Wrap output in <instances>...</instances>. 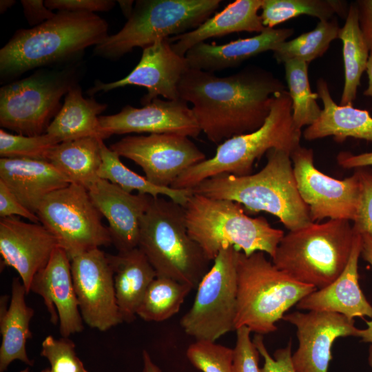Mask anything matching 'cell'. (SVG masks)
<instances>
[{
    "label": "cell",
    "instance_id": "obj_1",
    "mask_svg": "<svg viewBox=\"0 0 372 372\" xmlns=\"http://www.w3.org/2000/svg\"><path fill=\"white\" fill-rule=\"evenodd\" d=\"M285 90L282 81L257 66L224 77L189 68L178 84L179 98L192 104L201 132L218 145L260 128L274 96Z\"/></svg>",
    "mask_w": 372,
    "mask_h": 372
},
{
    "label": "cell",
    "instance_id": "obj_54",
    "mask_svg": "<svg viewBox=\"0 0 372 372\" xmlns=\"http://www.w3.org/2000/svg\"><path fill=\"white\" fill-rule=\"evenodd\" d=\"M368 360H369V365L371 366L372 368V344L369 347V358H368Z\"/></svg>",
    "mask_w": 372,
    "mask_h": 372
},
{
    "label": "cell",
    "instance_id": "obj_30",
    "mask_svg": "<svg viewBox=\"0 0 372 372\" xmlns=\"http://www.w3.org/2000/svg\"><path fill=\"white\" fill-rule=\"evenodd\" d=\"M103 141L100 138L85 137L61 142L49 151L46 161L71 183L88 190L100 178Z\"/></svg>",
    "mask_w": 372,
    "mask_h": 372
},
{
    "label": "cell",
    "instance_id": "obj_22",
    "mask_svg": "<svg viewBox=\"0 0 372 372\" xmlns=\"http://www.w3.org/2000/svg\"><path fill=\"white\" fill-rule=\"evenodd\" d=\"M362 236L355 231L351 255L343 271L330 285L317 289L301 299L297 309L340 313L350 320L355 317L372 318V305L359 285L358 260Z\"/></svg>",
    "mask_w": 372,
    "mask_h": 372
},
{
    "label": "cell",
    "instance_id": "obj_9",
    "mask_svg": "<svg viewBox=\"0 0 372 372\" xmlns=\"http://www.w3.org/2000/svg\"><path fill=\"white\" fill-rule=\"evenodd\" d=\"M220 0H138L123 27L94 46V54L116 60L134 48L196 29L219 7Z\"/></svg>",
    "mask_w": 372,
    "mask_h": 372
},
{
    "label": "cell",
    "instance_id": "obj_45",
    "mask_svg": "<svg viewBox=\"0 0 372 372\" xmlns=\"http://www.w3.org/2000/svg\"><path fill=\"white\" fill-rule=\"evenodd\" d=\"M24 16L30 25L37 26L53 17L56 13L48 8L42 0H21Z\"/></svg>",
    "mask_w": 372,
    "mask_h": 372
},
{
    "label": "cell",
    "instance_id": "obj_36",
    "mask_svg": "<svg viewBox=\"0 0 372 372\" xmlns=\"http://www.w3.org/2000/svg\"><path fill=\"white\" fill-rule=\"evenodd\" d=\"M285 79L292 102V118L295 126L301 130L309 126L320 117L322 109L317 103V93L311 90L308 65L299 59L289 60L284 63Z\"/></svg>",
    "mask_w": 372,
    "mask_h": 372
},
{
    "label": "cell",
    "instance_id": "obj_10",
    "mask_svg": "<svg viewBox=\"0 0 372 372\" xmlns=\"http://www.w3.org/2000/svg\"><path fill=\"white\" fill-rule=\"evenodd\" d=\"M76 84L72 71L39 70L0 89V125L23 136L45 134L60 101Z\"/></svg>",
    "mask_w": 372,
    "mask_h": 372
},
{
    "label": "cell",
    "instance_id": "obj_29",
    "mask_svg": "<svg viewBox=\"0 0 372 372\" xmlns=\"http://www.w3.org/2000/svg\"><path fill=\"white\" fill-rule=\"evenodd\" d=\"M107 105L93 98L85 99L81 88L73 85L65 96L64 103L48 127L45 133L55 137L60 143L85 137L105 139L99 115Z\"/></svg>",
    "mask_w": 372,
    "mask_h": 372
},
{
    "label": "cell",
    "instance_id": "obj_5",
    "mask_svg": "<svg viewBox=\"0 0 372 372\" xmlns=\"http://www.w3.org/2000/svg\"><path fill=\"white\" fill-rule=\"evenodd\" d=\"M184 208L189 236L211 261L230 247L246 256L262 251L272 258L285 235L265 218L249 216L240 203L231 200L193 193Z\"/></svg>",
    "mask_w": 372,
    "mask_h": 372
},
{
    "label": "cell",
    "instance_id": "obj_41",
    "mask_svg": "<svg viewBox=\"0 0 372 372\" xmlns=\"http://www.w3.org/2000/svg\"><path fill=\"white\" fill-rule=\"evenodd\" d=\"M362 183V196L356 219L353 228L360 234L372 238V174L358 169Z\"/></svg>",
    "mask_w": 372,
    "mask_h": 372
},
{
    "label": "cell",
    "instance_id": "obj_33",
    "mask_svg": "<svg viewBox=\"0 0 372 372\" xmlns=\"http://www.w3.org/2000/svg\"><path fill=\"white\" fill-rule=\"evenodd\" d=\"M337 0H263L260 14L265 28L275 26L292 18L308 15L329 20L335 14L346 18L349 7Z\"/></svg>",
    "mask_w": 372,
    "mask_h": 372
},
{
    "label": "cell",
    "instance_id": "obj_49",
    "mask_svg": "<svg viewBox=\"0 0 372 372\" xmlns=\"http://www.w3.org/2000/svg\"><path fill=\"white\" fill-rule=\"evenodd\" d=\"M143 368L142 372H161V369L154 363L149 354L145 350L143 351Z\"/></svg>",
    "mask_w": 372,
    "mask_h": 372
},
{
    "label": "cell",
    "instance_id": "obj_40",
    "mask_svg": "<svg viewBox=\"0 0 372 372\" xmlns=\"http://www.w3.org/2000/svg\"><path fill=\"white\" fill-rule=\"evenodd\" d=\"M236 332V340L233 349L234 371L261 372L259 367L260 354L251 339V330L247 327H241Z\"/></svg>",
    "mask_w": 372,
    "mask_h": 372
},
{
    "label": "cell",
    "instance_id": "obj_53",
    "mask_svg": "<svg viewBox=\"0 0 372 372\" xmlns=\"http://www.w3.org/2000/svg\"><path fill=\"white\" fill-rule=\"evenodd\" d=\"M16 3L14 0H1L0 1V12H5L8 9L10 8Z\"/></svg>",
    "mask_w": 372,
    "mask_h": 372
},
{
    "label": "cell",
    "instance_id": "obj_23",
    "mask_svg": "<svg viewBox=\"0 0 372 372\" xmlns=\"http://www.w3.org/2000/svg\"><path fill=\"white\" fill-rule=\"evenodd\" d=\"M293 34L292 28H266L254 37L222 45L199 43L190 48L185 57L189 68L214 73L236 68L259 54L273 51Z\"/></svg>",
    "mask_w": 372,
    "mask_h": 372
},
{
    "label": "cell",
    "instance_id": "obj_56",
    "mask_svg": "<svg viewBox=\"0 0 372 372\" xmlns=\"http://www.w3.org/2000/svg\"><path fill=\"white\" fill-rule=\"evenodd\" d=\"M19 372H30L29 368H25V369L19 371Z\"/></svg>",
    "mask_w": 372,
    "mask_h": 372
},
{
    "label": "cell",
    "instance_id": "obj_18",
    "mask_svg": "<svg viewBox=\"0 0 372 372\" xmlns=\"http://www.w3.org/2000/svg\"><path fill=\"white\" fill-rule=\"evenodd\" d=\"M105 138L129 133L176 134L197 138L201 130L187 102L156 98L138 108L126 105L112 115L100 116Z\"/></svg>",
    "mask_w": 372,
    "mask_h": 372
},
{
    "label": "cell",
    "instance_id": "obj_43",
    "mask_svg": "<svg viewBox=\"0 0 372 372\" xmlns=\"http://www.w3.org/2000/svg\"><path fill=\"white\" fill-rule=\"evenodd\" d=\"M45 6L51 10L73 12H107L115 6L112 0H46Z\"/></svg>",
    "mask_w": 372,
    "mask_h": 372
},
{
    "label": "cell",
    "instance_id": "obj_27",
    "mask_svg": "<svg viewBox=\"0 0 372 372\" xmlns=\"http://www.w3.org/2000/svg\"><path fill=\"white\" fill-rule=\"evenodd\" d=\"M26 289L19 278H14L12 294L3 296L0 299V372H3L15 360L32 366L26 352L27 340L32 338L30 322L34 310L25 302Z\"/></svg>",
    "mask_w": 372,
    "mask_h": 372
},
{
    "label": "cell",
    "instance_id": "obj_3",
    "mask_svg": "<svg viewBox=\"0 0 372 372\" xmlns=\"http://www.w3.org/2000/svg\"><path fill=\"white\" fill-rule=\"evenodd\" d=\"M107 21L92 12L59 11L30 29H20L0 50L1 79L63 61L108 36Z\"/></svg>",
    "mask_w": 372,
    "mask_h": 372
},
{
    "label": "cell",
    "instance_id": "obj_20",
    "mask_svg": "<svg viewBox=\"0 0 372 372\" xmlns=\"http://www.w3.org/2000/svg\"><path fill=\"white\" fill-rule=\"evenodd\" d=\"M30 291L41 296L52 324L59 322L62 337L83 331V318L74 291L70 259L58 247L46 266L34 277Z\"/></svg>",
    "mask_w": 372,
    "mask_h": 372
},
{
    "label": "cell",
    "instance_id": "obj_32",
    "mask_svg": "<svg viewBox=\"0 0 372 372\" xmlns=\"http://www.w3.org/2000/svg\"><path fill=\"white\" fill-rule=\"evenodd\" d=\"M120 157L103 141L99 177L118 185L127 192L137 191L139 194H148L154 198L165 196L183 206L193 194L192 189H177L154 185L145 176H141L125 166Z\"/></svg>",
    "mask_w": 372,
    "mask_h": 372
},
{
    "label": "cell",
    "instance_id": "obj_16",
    "mask_svg": "<svg viewBox=\"0 0 372 372\" xmlns=\"http://www.w3.org/2000/svg\"><path fill=\"white\" fill-rule=\"evenodd\" d=\"M296 328L298 347L291 360L296 372H328L331 348L340 337H358L354 320L334 312L293 311L282 318Z\"/></svg>",
    "mask_w": 372,
    "mask_h": 372
},
{
    "label": "cell",
    "instance_id": "obj_2",
    "mask_svg": "<svg viewBox=\"0 0 372 372\" xmlns=\"http://www.w3.org/2000/svg\"><path fill=\"white\" fill-rule=\"evenodd\" d=\"M192 190L207 197L237 202L251 213L271 214L289 231L313 223L297 187L291 154L282 149H269L266 165L257 173L243 176L218 174Z\"/></svg>",
    "mask_w": 372,
    "mask_h": 372
},
{
    "label": "cell",
    "instance_id": "obj_48",
    "mask_svg": "<svg viewBox=\"0 0 372 372\" xmlns=\"http://www.w3.org/2000/svg\"><path fill=\"white\" fill-rule=\"evenodd\" d=\"M362 245L360 256L372 267V238L366 234H361Z\"/></svg>",
    "mask_w": 372,
    "mask_h": 372
},
{
    "label": "cell",
    "instance_id": "obj_8",
    "mask_svg": "<svg viewBox=\"0 0 372 372\" xmlns=\"http://www.w3.org/2000/svg\"><path fill=\"white\" fill-rule=\"evenodd\" d=\"M317 290L299 282L268 260L265 253L237 258V308L236 330L248 327L265 335L277 330L276 323L301 299Z\"/></svg>",
    "mask_w": 372,
    "mask_h": 372
},
{
    "label": "cell",
    "instance_id": "obj_21",
    "mask_svg": "<svg viewBox=\"0 0 372 372\" xmlns=\"http://www.w3.org/2000/svg\"><path fill=\"white\" fill-rule=\"evenodd\" d=\"M88 192L95 207L107 220L112 242L118 251L138 247L141 220L153 196L127 192L101 178Z\"/></svg>",
    "mask_w": 372,
    "mask_h": 372
},
{
    "label": "cell",
    "instance_id": "obj_44",
    "mask_svg": "<svg viewBox=\"0 0 372 372\" xmlns=\"http://www.w3.org/2000/svg\"><path fill=\"white\" fill-rule=\"evenodd\" d=\"M0 216L1 218L20 216L28 219L30 222L40 223L38 216L25 207L1 180H0Z\"/></svg>",
    "mask_w": 372,
    "mask_h": 372
},
{
    "label": "cell",
    "instance_id": "obj_24",
    "mask_svg": "<svg viewBox=\"0 0 372 372\" xmlns=\"http://www.w3.org/2000/svg\"><path fill=\"white\" fill-rule=\"evenodd\" d=\"M0 180L34 214L51 193L70 185V180L44 160L0 158Z\"/></svg>",
    "mask_w": 372,
    "mask_h": 372
},
{
    "label": "cell",
    "instance_id": "obj_25",
    "mask_svg": "<svg viewBox=\"0 0 372 372\" xmlns=\"http://www.w3.org/2000/svg\"><path fill=\"white\" fill-rule=\"evenodd\" d=\"M263 0H236L209 17L196 29L168 38L173 50L181 56L206 40L240 32L260 33L265 30L258 11Z\"/></svg>",
    "mask_w": 372,
    "mask_h": 372
},
{
    "label": "cell",
    "instance_id": "obj_15",
    "mask_svg": "<svg viewBox=\"0 0 372 372\" xmlns=\"http://www.w3.org/2000/svg\"><path fill=\"white\" fill-rule=\"evenodd\" d=\"M74 291L83 320L105 331L123 322L107 254L94 249L70 258Z\"/></svg>",
    "mask_w": 372,
    "mask_h": 372
},
{
    "label": "cell",
    "instance_id": "obj_4",
    "mask_svg": "<svg viewBox=\"0 0 372 372\" xmlns=\"http://www.w3.org/2000/svg\"><path fill=\"white\" fill-rule=\"evenodd\" d=\"M301 136V130L293 123L290 95L285 90L274 96L270 113L260 128L225 140L218 145L214 156L185 170L171 187L192 189L202 181L221 174L249 175L254 162L269 149L293 152L300 146Z\"/></svg>",
    "mask_w": 372,
    "mask_h": 372
},
{
    "label": "cell",
    "instance_id": "obj_26",
    "mask_svg": "<svg viewBox=\"0 0 372 372\" xmlns=\"http://www.w3.org/2000/svg\"><path fill=\"white\" fill-rule=\"evenodd\" d=\"M317 94L323 108L318 119L303 132L306 140L333 136L338 142L349 137L372 142V117L368 111L353 105H338L323 79L317 81Z\"/></svg>",
    "mask_w": 372,
    "mask_h": 372
},
{
    "label": "cell",
    "instance_id": "obj_38",
    "mask_svg": "<svg viewBox=\"0 0 372 372\" xmlns=\"http://www.w3.org/2000/svg\"><path fill=\"white\" fill-rule=\"evenodd\" d=\"M186 355L202 372H235L233 349L215 342L196 340L187 348Z\"/></svg>",
    "mask_w": 372,
    "mask_h": 372
},
{
    "label": "cell",
    "instance_id": "obj_42",
    "mask_svg": "<svg viewBox=\"0 0 372 372\" xmlns=\"http://www.w3.org/2000/svg\"><path fill=\"white\" fill-rule=\"evenodd\" d=\"M253 342L260 355L264 358L261 372H296L291 360L292 342L291 340L285 347L277 349L273 353V357L269 353L264 343L262 335L256 334Z\"/></svg>",
    "mask_w": 372,
    "mask_h": 372
},
{
    "label": "cell",
    "instance_id": "obj_39",
    "mask_svg": "<svg viewBox=\"0 0 372 372\" xmlns=\"http://www.w3.org/2000/svg\"><path fill=\"white\" fill-rule=\"evenodd\" d=\"M41 355L48 360L52 372H88L76 355L75 344L69 338L45 337Z\"/></svg>",
    "mask_w": 372,
    "mask_h": 372
},
{
    "label": "cell",
    "instance_id": "obj_11",
    "mask_svg": "<svg viewBox=\"0 0 372 372\" xmlns=\"http://www.w3.org/2000/svg\"><path fill=\"white\" fill-rule=\"evenodd\" d=\"M238 251L230 247L219 252L198 284L192 307L181 318L184 331L196 340L216 342L236 331Z\"/></svg>",
    "mask_w": 372,
    "mask_h": 372
},
{
    "label": "cell",
    "instance_id": "obj_13",
    "mask_svg": "<svg viewBox=\"0 0 372 372\" xmlns=\"http://www.w3.org/2000/svg\"><path fill=\"white\" fill-rule=\"evenodd\" d=\"M291 159L299 194L313 223L324 218L355 221L362 196L358 170L342 180L330 177L316 167L313 150L301 146Z\"/></svg>",
    "mask_w": 372,
    "mask_h": 372
},
{
    "label": "cell",
    "instance_id": "obj_51",
    "mask_svg": "<svg viewBox=\"0 0 372 372\" xmlns=\"http://www.w3.org/2000/svg\"><path fill=\"white\" fill-rule=\"evenodd\" d=\"M367 327L364 329H360L358 337L361 338L362 341L369 342L372 344V318L366 321Z\"/></svg>",
    "mask_w": 372,
    "mask_h": 372
},
{
    "label": "cell",
    "instance_id": "obj_50",
    "mask_svg": "<svg viewBox=\"0 0 372 372\" xmlns=\"http://www.w3.org/2000/svg\"><path fill=\"white\" fill-rule=\"evenodd\" d=\"M366 71L368 75L369 83L363 94L367 96H372V50L370 51Z\"/></svg>",
    "mask_w": 372,
    "mask_h": 372
},
{
    "label": "cell",
    "instance_id": "obj_12",
    "mask_svg": "<svg viewBox=\"0 0 372 372\" xmlns=\"http://www.w3.org/2000/svg\"><path fill=\"white\" fill-rule=\"evenodd\" d=\"M36 214L56 238L70 259L79 254L109 246L112 238L88 190L74 183L47 196Z\"/></svg>",
    "mask_w": 372,
    "mask_h": 372
},
{
    "label": "cell",
    "instance_id": "obj_31",
    "mask_svg": "<svg viewBox=\"0 0 372 372\" xmlns=\"http://www.w3.org/2000/svg\"><path fill=\"white\" fill-rule=\"evenodd\" d=\"M338 39L342 42L344 67V84L340 105H353L370 54L360 27L355 3H351L349 6L345 23L339 30Z\"/></svg>",
    "mask_w": 372,
    "mask_h": 372
},
{
    "label": "cell",
    "instance_id": "obj_46",
    "mask_svg": "<svg viewBox=\"0 0 372 372\" xmlns=\"http://www.w3.org/2000/svg\"><path fill=\"white\" fill-rule=\"evenodd\" d=\"M358 11L360 27L363 37L372 50V0H358L355 2Z\"/></svg>",
    "mask_w": 372,
    "mask_h": 372
},
{
    "label": "cell",
    "instance_id": "obj_55",
    "mask_svg": "<svg viewBox=\"0 0 372 372\" xmlns=\"http://www.w3.org/2000/svg\"><path fill=\"white\" fill-rule=\"evenodd\" d=\"M41 372H52L50 368H46L45 369H43V371H41Z\"/></svg>",
    "mask_w": 372,
    "mask_h": 372
},
{
    "label": "cell",
    "instance_id": "obj_47",
    "mask_svg": "<svg viewBox=\"0 0 372 372\" xmlns=\"http://www.w3.org/2000/svg\"><path fill=\"white\" fill-rule=\"evenodd\" d=\"M338 165L344 169L362 168L372 166V152L358 155L347 152H341L337 156Z\"/></svg>",
    "mask_w": 372,
    "mask_h": 372
},
{
    "label": "cell",
    "instance_id": "obj_52",
    "mask_svg": "<svg viewBox=\"0 0 372 372\" xmlns=\"http://www.w3.org/2000/svg\"><path fill=\"white\" fill-rule=\"evenodd\" d=\"M118 3L120 6V8L122 10L124 16L128 19L132 13L133 11V4L134 1L132 0H119Z\"/></svg>",
    "mask_w": 372,
    "mask_h": 372
},
{
    "label": "cell",
    "instance_id": "obj_28",
    "mask_svg": "<svg viewBox=\"0 0 372 372\" xmlns=\"http://www.w3.org/2000/svg\"><path fill=\"white\" fill-rule=\"evenodd\" d=\"M114 275L117 305L123 322H132L145 293L156 273L143 252L138 248L107 254Z\"/></svg>",
    "mask_w": 372,
    "mask_h": 372
},
{
    "label": "cell",
    "instance_id": "obj_35",
    "mask_svg": "<svg viewBox=\"0 0 372 372\" xmlns=\"http://www.w3.org/2000/svg\"><path fill=\"white\" fill-rule=\"evenodd\" d=\"M340 28L338 20H319L316 27L298 37L280 43L272 52L279 63L291 59H299L309 63L322 56L331 43L338 38Z\"/></svg>",
    "mask_w": 372,
    "mask_h": 372
},
{
    "label": "cell",
    "instance_id": "obj_7",
    "mask_svg": "<svg viewBox=\"0 0 372 372\" xmlns=\"http://www.w3.org/2000/svg\"><path fill=\"white\" fill-rule=\"evenodd\" d=\"M354 236L349 220L311 223L284 235L272 262L295 280L320 289L344 269Z\"/></svg>",
    "mask_w": 372,
    "mask_h": 372
},
{
    "label": "cell",
    "instance_id": "obj_14",
    "mask_svg": "<svg viewBox=\"0 0 372 372\" xmlns=\"http://www.w3.org/2000/svg\"><path fill=\"white\" fill-rule=\"evenodd\" d=\"M110 148L140 166L151 183L171 187L185 170L207 158L189 137L176 134L126 136Z\"/></svg>",
    "mask_w": 372,
    "mask_h": 372
},
{
    "label": "cell",
    "instance_id": "obj_37",
    "mask_svg": "<svg viewBox=\"0 0 372 372\" xmlns=\"http://www.w3.org/2000/svg\"><path fill=\"white\" fill-rule=\"evenodd\" d=\"M60 142L48 134L38 136L13 134L0 130V156L46 161L49 151Z\"/></svg>",
    "mask_w": 372,
    "mask_h": 372
},
{
    "label": "cell",
    "instance_id": "obj_17",
    "mask_svg": "<svg viewBox=\"0 0 372 372\" xmlns=\"http://www.w3.org/2000/svg\"><path fill=\"white\" fill-rule=\"evenodd\" d=\"M189 69L186 58L173 50L168 38L160 39L143 48L139 62L125 77L110 83L96 81L87 92L93 95L127 85H136L147 90L141 101L144 105L159 96L167 100H177L180 99L178 84Z\"/></svg>",
    "mask_w": 372,
    "mask_h": 372
},
{
    "label": "cell",
    "instance_id": "obj_6",
    "mask_svg": "<svg viewBox=\"0 0 372 372\" xmlns=\"http://www.w3.org/2000/svg\"><path fill=\"white\" fill-rule=\"evenodd\" d=\"M138 247L156 277L171 278L193 289L210 269L211 260L188 233L184 206L169 198H152L141 220Z\"/></svg>",
    "mask_w": 372,
    "mask_h": 372
},
{
    "label": "cell",
    "instance_id": "obj_34",
    "mask_svg": "<svg viewBox=\"0 0 372 372\" xmlns=\"http://www.w3.org/2000/svg\"><path fill=\"white\" fill-rule=\"evenodd\" d=\"M192 289L189 285L156 277L148 287L136 315L148 322L165 321L178 312Z\"/></svg>",
    "mask_w": 372,
    "mask_h": 372
},
{
    "label": "cell",
    "instance_id": "obj_19",
    "mask_svg": "<svg viewBox=\"0 0 372 372\" xmlns=\"http://www.w3.org/2000/svg\"><path fill=\"white\" fill-rule=\"evenodd\" d=\"M59 244L41 223H26L17 216L0 220V254L4 266L15 269L27 294L35 275L43 269Z\"/></svg>",
    "mask_w": 372,
    "mask_h": 372
}]
</instances>
